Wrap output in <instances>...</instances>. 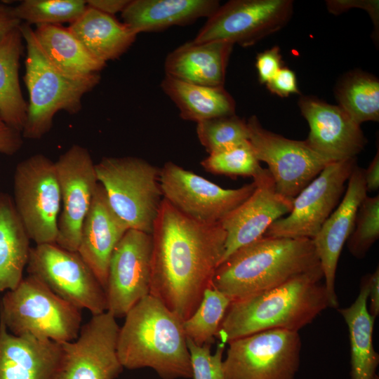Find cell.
<instances>
[{
	"label": "cell",
	"instance_id": "1",
	"mask_svg": "<svg viewBox=\"0 0 379 379\" xmlns=\"http://www.w3.org/2000/svg\"><path fill=\"white\" fill-rule=\"evenodd\" d=\"M151 234L149 294L184 321L212 284L226 232L220 222L193 220L163 199Z\"/></svg>",
	"mask_w": 379,
	"mask_h": 379
},
{
	"label": "cell",
	"instance_id": "2",
	"mask_svg": "<svg viewBox=\"0 0 379 379\" xmlns=\"http://www.w3.org/2000/svg\"><path fill=\"white\" fill-rule=\"evenodd\" d=\"M321 266L276 287L231 301L216 337L230 341L258 332L298 331L330 307Z\"/></svg>",
	"mask_w": 379,
	"mask_h": 379
},
{
	"label": "cell",
	"instance_id": "3",
	"mask_svg": "<svg viewBox=\"0 0 379 379\" xmlns=\"http://www.w3.org/2000/svg\"><path fill=\"white\" fill-rule=\"evenodd\" d=\"M182 321L153 295L141 299L119 327L117 351L124 368H150L162 379L192 378Z\"/></svg>",
	"mask_w": 379,
	"mask_h": 379
},
{
	"label": "cell",
	"instance_id": "4",
	"mask_svg": "<svg viewBox=\"0 0 379 379\" xmlns=\"http://www.w3.org/2000/svg\"><path fill=\"white\" fill-rule=\"evenodd\" d=\"M319 266L312 239L263 236L220 263L212 285L232 301L276 287Z\"/></svg>",
	"mask_w": 379,
	"mask_h": 379
},
{
	"label": "cell",
	"instance_id": "5",
	"mask_svg": "<svg viewBox=\"0 0 379 379\" xmlns=\"http://www.w3.org/2000/svg\"><path fill=\"white\" fill-rule=\"evenodd\" d=\"M26 43L24 81L29 95L22 138L39 140L53 126L57 112L74 115L81 110L82 98L100 82L99 74L72 77L59 71L48 60L27 23L19 26Z\"/></svg>",
	"mask_w": 379,
	"mask_h": 379
},
{
	"label": "cell",
	"instance_id": "6",
	"mask_svg": "<svg viewBox=\"0 0 379 379\" xmlns=\"http://www.w3.org/2000/svg\"><path fill=\"white\" fill-rule=\"evenodd\" d=\"M0 320L15 335H28L63 343L77 338L82 317L81 310L28 274L14 289L4 293Z\"/></svg>",
	"mask_w": 379,
	"mask_h": 379
},
{
	"label": "cell",
	"instance_id": "7",
	"mask_svg": "<svg viewBox=\"0 0 379 379\" xmlns=\"http://www.w3.org/2000/svg\"><path fill=\"white\" fill-rule=\"evenodd\" d=\"M95 171L115 213L129 229L152 234L164 199L160 168L138 157H107Z\"/></svg>",
	"mask_w": 379,
	"mask_h": 379
},
{
	"label": "cell",
	"instance_id": "8",
	"mask_svg": "<svg viewBox=\"0 0 379 379\" xmlns=\"http://www.w3.org/2000/svg\"><path fill=\"white\" fill-rule=\"evenodd\" d=\"M13 201L30 240L36 245L56 243L61 197L54 161L36 154L19 162Z\"/></svg>",
	"mask_w": 379,
	"mask_h": 379
},
{
	"label": "cell",
	"instance_id": "9",
	"mask_svg": "<svg viewBox=\"0 0 379 379\" xmlns=\"http://www.w3.org/2000/svg\"><path fill=\"white\" fill-rule=\"evenodd\" d=\"M298 331L267 330L228 343L225 379H294L300 366Z\"/></svg>",
	"mask_w": 379,
	"mask_h": 379
},
{
	"label": "cell",
	"instance_id": "10",
	"mask_svg": "<svg viewBox=\"0 0 379 379\" xmlns=\"http://www.w3.org/2000/svg\"><path fill=\"white\" fill-rule=\"evenodd\" d=\"M27 271L54 293L93 315L107 312L105 291L77 251L56 244H37L30 249Z\"/></svg>",
	"mask_w": 379,
	"mask_h": 379
},
{
	"label": "cell",
	"instance_id": "11",
	"mask_svg": "<svg viewBox=\"0 0 379 379\" xmlns=\"http://www.w3.org/2000/svg\"><path fill=\"white\" fill-rule=\"evenodd\" d=\"M163 198L181 213L204 224L220 223L253 192L254 181L237 189H225L171 162L160 168Z\"/></svg>",
	"mask_w": 379,
	"mask_h": 379
},
{
	"label": "cell",
	"instance_id": "12",
	"mask_svg": "<svg viewBox=\"0 0 379 379\" xmlns=\"http://www.w3.org/2000/svg\"><path fill=\"white\" fill-rule=\"evenodd\" d=\"M249 142L258 161L267 164L277 191L293 200L330 163L305 140H294L270 131L258 117L246 121Z\"/></svg>",
	"mask_w": 379,
	"mask_h": 379
},
{
	"label": "cell",
	"instance_id": "13",
	"mask_svg": "<svg viewBox=\"0 0 379 379\" xmlns=\"http://www.w3.org/2000/svg\"><path fill=\"white\" fill-rule=\"evenodd\" d=\"M356 158L328 164L293 199L286 217L274 222L265 237L312 239L340 203Z\"/></svg>",
	"mask_w": 379,
	"mask_h": 379
},
{
	"label": "cell",
	"instance_id": "14",
	"mask_svg": "<svg viewBox=\"0 0 379 379\" xmlns=\"http://www.w3.org/2000/svg\"><path fill=\"white\" fill-rule=\"evenodd\" d=\"M293 9L291 0L230 1L207 18L193 41L250 46L284 27Z\"/></svg>",
	"mask_w": 379,
	"mask_h": 379
},
{
	"label": "cell",
	"instance_id": "15",
	"mask_svg": "<svg viewBox=\"0 0 379 379\" xmlns=\"http://www.w3.org/2000/svg\"><path fill=\"white\" fill-rule=\"evenodd\" d=\"M119 331L116 318L108 312L93 315L77 339L61 343L57 379H116L124 369L117 351Z\"/></svg>",
	"mask_w": 379,
	"mask_h": 379
},
{
	"label": "cell",
	"instance_id": "16",
	"mask_svg": "<svg viewBox=\"0 0 379 379\" xmlns=\"http://www.w3.org/2000/svg\"><path fill=\"white\" fill-rule=\"evenodd\" d=\"M61 207L56 244L77 251L84 218L98 185L95 164L87 148L72 145L55 161Z\"/></svg>",
	"mask_w": 379,
	"mask_h": 379
},
{
	"label": "cell",
	"instance_id": "17",
	"mask_svg": "<svg viewBox=\"0 0 379 379\" xmlns=\"http://www.w3.org/2000/svg\"><path fill=\"white\" fill-rule=\"evenodd\" d=\"M152 248L151 234L129 229L114 248L105 293L107 312L115 318L149 294Z\"/></svg>",
	"mask_w": 379,
	"mask_h": 379
},
{
	"label": "cell",
	"instance_id": "18",
	"mask_svg": "<svg viewBox=\"0 0 379 379\" xmlns=\"http://www.w3.org/2000/svg\"><path fill=\"white\" fill-rule=\"evenodd\" d=\"M253 179L255 187L252 194L220 222L226 239L220 264L237 249L263 237L274 222L292 209L293 200L277 191L267 168Z\"/></svg>",
	"mask_w": 379,
	"mask_h": 379
},
{
	"label": "cell",
	"instance_id": "19",
	"mask_svg": "<svg viewBox=\"0 0 379 379\" xmlns=\"http://www.w3.org/2000/svg\"><path fill=\"white\" fill-rule=\"evenodd\" d=\"M298 105L310 127L309 146L331 162L355 159L366 139L360 125L339 105L314 97L300 98Z\"/></svg>",
	"mask_w": 379,
	"mask_h": 379
},
{
	"label": "cell",
	"instance_id": "20",
	"mask_svg": "<svg viewBox=\"0 0 379 379\" xmlns=\"http://www.w3.org/2000/svg\"><path fill=\"white\" fill-rule=\"evenodd\" d=\"M364 172V169L355 166L340 203L312 239L323 272L330 307L333 308L338 307L335 290L338 260L354 229L359 207L367 196Z\"/></svg>",
	"mask_w": 379,
	"mask_h": 379
},
{
	"label": "cell",
	"instance_id": "21",
	"mask_svg": "<svg viewBox=\"0 0 379 379\" xmlns=\"http://www.w3.org/2000/svg\"><path fill=\"white\" fill-rule=\"evenodd\" d=\"M129 230L111 208L98 183L82 224L78 253L105 291L112 253Z\"/></svg>",
	"mask_w": 379,
	"mask_h": 379
},
{
	"label": "cell",
	"instance_id": "22",
	"mask_svg": "<svg viewBox=\"0 0 379 379\" xmlns=\"http://www.w3.org/2000/svg\"><path fill=\"white\" fill-rule=\"evenodd\" d=\"M61 343L10 333L0 320V379H57Z\"/></svg>",
	"mask_w": 379,
	"mask_h": 379
},
{
	"label": "cell",
	"instance_id": "23",
	"mask_svg": "<svg viewBox=\"0 0 379 379\" xmlns=\"http://www.w3.org/2000/svg\"><path fill=\"white\" fill-rule=\"evenodd\" d=\"M233 46L221 41L187 42L167 55L164 63L166 75L201 86H224Z\"/></svg>",
	"mask_w": 379,
	"mask_h": 379
},
{
	"label": "cell",
	"instance_id": "24",
	"mask_svg": "<svg viewBox=\"0 0 379 379\" xmlns=\"http://www.w3.org/2000/svg\"><path fill=\"white\" fill-rule=\"evenodd\" d=\"M220 6L216 0H132L121 13V18L138 34L208 18Z\"/></svg>",
	"mask_w": 379,
	"mask_h": 379
},
{
	"label": "cell",
	"instance_id": "25",
	"mask_svg": "<svg viewBox=\"0 0 379 379\" xmlns=\"http://www.w3.org/2000/svg\"><path fill=\"white\" fill-rule=\"evenodd\" d=\"M67 27L94 56L106 63L125 53L138 35L113 15L87 6Z\"/></svg>",
	"mask_w": 379,
	"mask_h": 379
},
{
	"label": "cell",
	"instance_id": "26",
	"mask_svg": "<svg viewBox=\"0 0 379 379\" xmlns=\"http://www.w3.org/2000/svg\"><path fill=\"white\" fill-rule=\"evenodd\" d=\"M370 274L361 281L360 291L354 302L339 309L349 332L351 353L352 379H373L379 363V356L373 345L375 318L368 310Z\"/></svg>",
	"mask_w": 379,
	"mask_h": 379
},
{
	"label": "cell",
	"instance_id": "27",
	"mask_svg": "<svg viewBox=\"0 0 379 379\" xmlns=\"http://www.w3.org/2000/svg\"><path fill=\"white\" fill-rule=\"evenodd\" d=\"M42 51L59 71L72 77L98 74L106 62L94 56L61 25H39L33 29Z\"/></svg>",
	"mask_w": 379,
	"mask_h": 379
},
{
	"label": "cell",
	"instance_id": "28",
	"mask_svg": "<svg viewBox=\"0 0 379 379\" xmlns=\"http://www.w3.org/2000/svg\"><path fill=\"white\" fill-rule=\"evenodd\" d=\"M30 241L13 198L0 192V293L14 289L23 279Z\"/></svg>",
	"mask_w": 379,
	"mask_h": 379
},
{
	"label": "cell",
	"instance_id": "29",
	"mask_svg": "<svg viewBox=\"0 0 379 379\" xmlns=\"http://www.w3.org/2000/svg\"><path fill=\"white\" fill-rule=\"evenodd\" d=\"M161 88L185 120L199 123L235 114V101L224 86H201L165 75Z\"/></svg>",
	"mask_w": 379,
	"mask_h": 379
},
{
	"label": "cell",
	"instance_id": "30",
	"mask_svg": "<svg viewBox=\"0 0 379 379\" xmlns=\"http://www.w3.org/2000/svg\"><path fill=\"white\" fill-rule=\"evenodd\" d=\"M22 35L18 27L0 41V117L8 127L22 133L27 112L19 81Z\"/></svg>",
	"mask_w": 379,
	"mask_h": 379
},
{
	"label": "cell",
	"instance_id": "31",
	"mask_svg": "<svg viewBox=\"0 0 379 379\" xmlns=\"http://www.w3.org/2000/svg\"><path fill=\"white\" fill-rule=\"evenodd\" d=\"M339 106L358 124L379 120V81L357 72L347 76L336 91Z\"/></svg>",
	"mask_w": 379,
	"mask_h": 379
},
{
	"label": "cell",
	"instance_id": "32",
	"mask_svg": "<svg viewBox=\"0 0 379 379\" xmlns=\"http://www.w3.org/2000/svg\"><path fill=\"white\" fill-rule=\"evenodd\" d=\"M231 301L212 284L208 286L197 309L182 321L187 338L199 346L211 345Z\"/></svg>",
	"mask_w": 379,
	"mask_h": 379
},
{
	"label": "cell",
	"instance_id": "33",
	"mask_svg": "<svg viewBox=\"0 0 379 379\" xmlns=\"http://www.w3.org/2000/svg\"><path fill=\"white\" fill-rule=\"evenodd\" d=\"M86 8L84 0H24L13 7L15 15L28 25L72 23Z\"/></svg>",
	"mask_w": 379,
	"mask_h": 379
},
{
	"label": "cell",
	"instance_id": "34",
	"mask_svg": "<svg viewBox=\"0 0 379 379\" xmlns=\"http://www.w3.org/2000/svg\"><path fill=\"white\" fill-rule=\"evenodd\" d=\"M201 165L208 173L232 178H253L263 170L249 140L210 154Z\"/></svg>",
	"mask_w": 379,
	"mask_h": 379
},
{
	"label": "cell",
	"instance_id": "35",
	"mask_svg": "<svg viewBox=\"0 0 379 379\" xmlns=\"http://www.w3.org/2000/svg\"><path fill=\"white\" fill-rule=\"evenodd\" d=\"M197 124L198 139L209 154L249 139L246 121L236 114L213 118Z\"/></svg>",
	"mask_w": 379,
	"mask_h": 379
},
{
	"label": "cell",
	"instance_id": "36",
	"mask_svg": "<svg viewBox=\"0 0 379 379\" xmlns=\"http://www.w3.org/2000/svg\"><path fill=\"white\" fill-rule=\"evenodd\" d=\"M378 237L379 196H366L359 207L347 248L354 257L363 258Z\"/></svg>",
	"mask_w": 379,
	"mask_h": 379
},
{
	"label": "cell",
	"instance_id": "37",
	"mask_svg": "<svg viewBox=\"0 0 379 379\" xmlns=\"http://www.w3.org/2000/svg\"><path fill=\"white\" fill-rule=\"evenodd\" d=\"M190 356L192 379H225L222 361L225 347L221 342L213 354L211 352V345L199 346L187 338Z\"/></svg>",
	"mask_w": 379,
	"mask_h": 379
},
{
	"label": "cell",
	"instance_id": "38",
	"mask_svg": "<svg viewBox=\"0 0 379 379\" xmlns=\"http://www.w3.org/2000/svg\"><path fill=\"white\" fill-rule=\"evenodd\" d=\"M282 57L279 46H274L256 57L255 67L260 84H267L282 67Z\"/></svg>",
	"mask_w": 379,
	"mask_h": 379
},
{
	"label": "cell",
	"instance_id": "39",
	"mask_svg": "<svg viewBox=\"0 0 379 379\" xmlns=\"http://www.w3.org/2000/svg\"><path fill=\"white\" fill-rule=\"evenodd\" d=\"M326 4L330 13L340 14L351 8L357 7L365 10L370 15L374 26L378 27L379 4L375 0H330Z\"/></svg>",
	"mask_w": 379,
	"mask_h": 379
},
{
	"label": "cell",
	"instance_id": "40",
	"mask_svg": "<svg viewBox=\"0 0 379 379\" xmlns=\"http://www.w3.org/2000/svg\"><path fill=\"white\" fill-rule=\"evenodd\" d=\"M266 86L271 93L280 97L300 93L295 74L287 67H282Z\"/></svg>",
	"mask_w": 379,
	"mask_h": 379
},
{
	"label": "cell",
	"instance_id": "41",
	"mask_svg": "<svg viewBox=\"0 0 379 379\" xmlns=\"http://www.w3.org/2000/svg\"><path fill=\"white\" fill-rule=\"evenodd\" d=\"M22 143V133L7 126L0 128V153L12 156L21 149Z\"/></svg>",
	"mask_w": 379,
	"mask_h": 379
},
{
	"label": "cell",
	"instance_id": "42",
	"mask_svg": "<svg viewBox=\"0 0 379 379\" xmlns=\"http://www.w3.org/2000/svg\"><path fill=\"white\" fill-rule=\"evenodd\" d=\"M20 24L21 21L14 14L13 7L0 3V41Z\"/></svg>",
	"mask_w": 379,
	"mask_h": 379
},
{
	"label": "cell",
	"instance_id": "43",
	"mask_svg": "<svg viewBox=\"0 0 379 379\" xmlns=\"http://www.w3.org/2000/svg\"><path fill=\"white\" fill-rule=\"evenodd\" d=\"M129 2V0H88L86 6L114 16L117 13H122Z\"/></svg>",
	"mask_w": 379,
	"mask_h": 379
},
{
	"label": "cell",
	"instance_id": "44",
	"mask_svg": "<svg viewBox=\"0 0 379 379\" xmlns=\"http://www.w3.org/2000/svg\"><path fill=\"white\" fill-rule=\"evenodd\" d=\"M370 299V305L368 307L370 314L373 317L379 314V269L378 267L371 274H370V286L368 298Z\"/></svg>",
	"mask_w": 379,
	"mask_h": 379
},
{
	"label": "cell",
	"instance_id": "45",
	"mask_svg": "<svg viewBox=\"0 0 379 379\" xmlns=\"http://www.w3.org/2000/svg\"><path fill=\"white\" fill-rule=\"evenodd\" d=\"M364 180L367 192H375L379 187V151L378 149L374 158L368 168L364 170Z\"/></svg>",
	"mask_w": 379,
	"mask_h": 379
},
{
	"label": "cell",
	"instance_id": "46",
	"mask_svg": "<svg viewBox=\"0 0 379 379\" xmlns=\"http://www.w3.org/2000/svg\"><path fill=\"white\" fill-rule=\"evenodd\" d=\"M6 125L4 123L2 119L0 117V128L1 127H4V126H6Z\"/></svg>",
	"mask_w": 379,
	"mask_h": 379
}]
</instances>
